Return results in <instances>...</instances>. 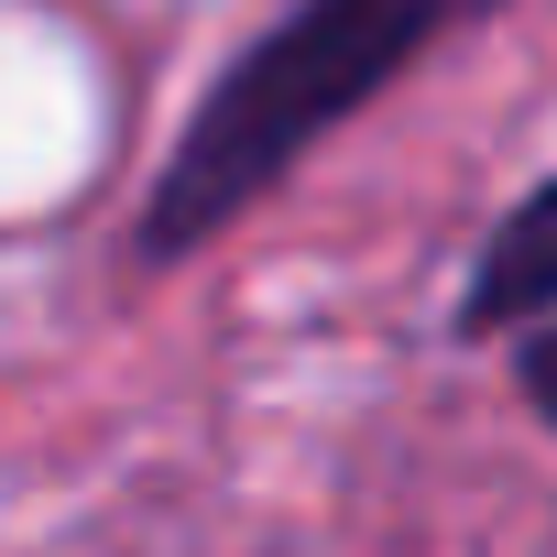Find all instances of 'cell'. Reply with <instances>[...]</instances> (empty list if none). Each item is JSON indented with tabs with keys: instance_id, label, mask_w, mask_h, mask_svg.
<instances>
[{
	"instance_id": "cell-1",
	"label": "cell",
	"mask_w": 557,
	"mask_h": 557,
	"mask_svg": "<svg viewBox=\"0 0 557 557\" xmlns=\"http://www.w3.org/2000/svg\"><path fill=\"white\" fill-rule=\"evenodd\" d=\"M503 0H296L273 12L219 77L208 99L186 110L153 197H143V230L132 251L143 262H186L208 251L219 230H240L273 186H285L339 121H361L405 66H426L448 34L492 23Z\"/></svg>"
},
{
	"instance_id": "cell-2",
	"label": "cell",
	"mask_w": 557,
	"mask_h": 557,
	"mask_svg": "<svg viewBox=\"0 0 557 557\" xmlns=\"http://www.w3.org/2000/svg\"><path fill=\"white\" fill-rule=\"evenodd\" d=\"M546 307H557V175L524 186V197L492 219V240H481V262H470V296H459V329H470V339H503V329H524V318H546Z\"/></svg>"
},
{
	"instance_id": "cell-3",
	"label": "cell",
	"mask_w": 557,
	"mask_h": 557,
	"mask_svg": "<svg viewBox=\"0 0 557 557\" xmlns=\"http://www.w3.org/2000/svg\"><path fill=\"white\" fill-rule=\"evenodd\" d=\"M513 394H524V416L557 437V307L513 329Z\"/></svg>"
}]
</instances>
